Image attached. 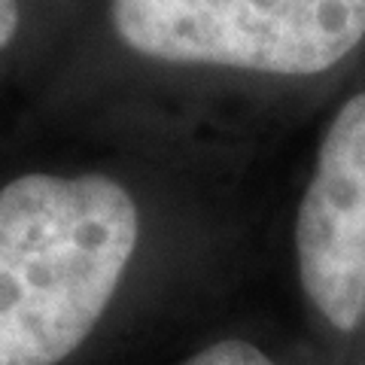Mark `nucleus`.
I'll return each instance as SVG.
<instances>
[{"mask_svg":"<svg viewBox=\"0 0 365 365\" xmlns=\"http://www.w3.org/2000/svg\"><path fill=\"white\" fill-rule=\"evenodd\" d=\"M140 247V207L107 174L0 186V365H58L86 344Z\"/></svg>","mask_w":365,"mask_h":365,"instance_id":"nucleus-1","label":"nucleus"},{"mask_svg":"<svg viewBox=\"0 0 365 365\" xmlns=\"http://www.w3.org/2000/svg\"><path fill=\"white\" fill-rule=\"evenodd\" d=\"M110 25L153 61L317 76L365 40V0H110Z\"/></svg>","mask_w":365,"mask_h":365,"instance_id":"nucleus-2","label":"nucleus"},{"mask_svg":"<svg viewBox=\"0 0 365 365\" xmlns=\"http://www.w3.org/2000/svg\"><path fill=\"white\" fill-rule=\"evenodd\" d=\"M295 268L338 332L365 323V88L329 119L295 213Z\"/></svg>","mask_w":365,"mask_h":365,"instance_id":"nucleus-3","label":"nucleus"},{"mask_svg":"<svg viewBox=\"0 0 365 365\" xmlns=\"http://www.w3.org/2000/svg\"><path fill=\"white\" fill-rule=\"evenodd\" d=\"M182 365H280L277 359H271L265 350H259L256 344L241 338H222L216 344L198 350L195 356H189Z\"/></svg>","mask_w":365,"mask_h":365,"instance_id":"nucleus-4","label":"nucleus"},{"mask_svg":"<svg viewBox=\"0 0 365 365\" xmlns=\"http://www.w3.org/2000/svg\"><path fill=\"white\" fill-rule=\"evenodd\" d=\"M21 28V6L19 0H0V52L13 46Z\"/></svg>","mask_w":365,"mask_h":365,"instance_id":"nucleus-5","label":"nucleus"}]
</instances>
